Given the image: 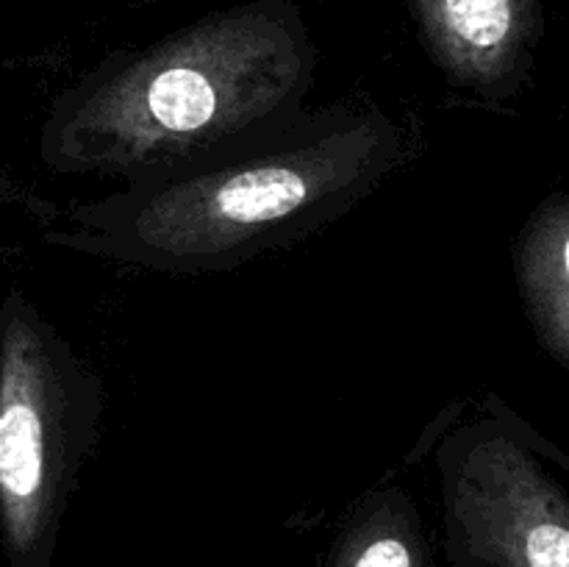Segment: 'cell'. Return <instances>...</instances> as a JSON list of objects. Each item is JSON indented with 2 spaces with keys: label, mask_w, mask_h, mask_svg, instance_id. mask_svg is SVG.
<instances>
[{
  "label": "cell",
  "mask_w": 569,
  "mask_h": 567,
  "mask_svg": "<svg viewBox=\"0 0 569 567\" xmlns=\"http://www.w3.org/2000/svg\"><path fill=\"white\" fill-rule=\"evenodd\" d=\"M103 381L37 306L0 309V523L11 567H48L103 417Z\"/></svg>",
  "instance_id": "cell-3"
},
{
  "label": "cell",
  "mask_w": 569,
  "mask_h": 567,
  "mask_svg": "<svg viewBox=\"0 0 569 567\" xmlns=\"http://www.w3.org/2000/svg\"><path fill=\"white\" fill-rule=\"evenodd\" d=\"M411 153L387 111L339 100L72 206L48 242L170 276L231 270L350 215Z\"/></svg>",
  "instance_id": "cell-1"
},
{
  "label": "cell",
  "mask_w": 569,
  "mask_h": 567,
  "mask_svg": "<svg viewBox=\"0 0 569 567\" xmlns=\"http://www.w3.org/2000/svg\"><path fill=\"white\" fill-rule=\"evenodd\" d=\"M331 567H431L415 500L403 487L367 495L339 534Z\"/></svg>",
  "instance_id": "cell-7"
},
{
  "label": "cell",
  "mask_w": 569,
  "mask_h": 567,
  "mask_svg": "<svg viewBox=\"0 0 569 567\" xmlns=\"http://www.w3.org/2000/svg\"><path fill=\"white\" fill-rule=\"evenodd\" d=\"M315 72V39L295 0L211 11L109 56L61 92L39 156L64 176H159L303 111Z\"/></svg>",
  "instance_id": "cell-2"
},
{
  "label": "cell",
  "mask_w": 569,
  "mask_h": 567,
  "mask_svg": "<svg viewBox=\"0 0 569 567\" xmlns=\"http://www.w3.org/2000/svg\"><path fill=\"white\" fill-rule=\"evenodd\" d=\"M515 272L539 342L569 370V198H550L515 242Z\"/></svg>",
  "instance_id": "cell-6"
},
{
  "label": "cell",
  "mask_w": 569,
  "mask_h": 567,
  "mask_svg": "<svg viewBox=\"0 0 569 567\" xmlns=\"http://www.w3.org/2000/svg\"><path fill=\"white\" fill-rule=\"evenodd\" d=\"M548 454L498 400L445 434L437 470L450 565L569 567V493Z\"/></svg>",
  "instance_id": "cell-4"
},
{
  "label": "cell",
  "mask_w": 569,
  "mask_h": 567,
  "mask_svg": "<svg viewBox=\"0 0 569 567\" xmlns=\"http://www.w3.org/2000/svg\"><path fill=\"white\" fill-rule=\"evenodd\" d=\"M433 64L453 87L487 100L511 98L531 67L533 0H409Z\"/></svg>",
  "instance_id": "cell-5"
}]
</instances>
